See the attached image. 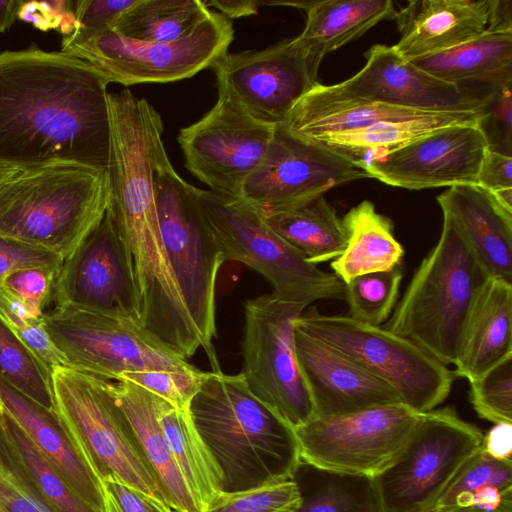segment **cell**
Instances as JSON below:
<instances>
[{"mask_svg":"<svg viewBox=\"0 0 512 512\" xmlns=\"http://www.w3.org/2000/svg\"><path fill=\"white\" fill-rule=\"evenodd\" d=\"M363 178H370L363 168L279 124L240 198L266 216L295 209L336 186Z\"/></svg>","mask_w":512,"mask_h":512,"instance_id":"obj_15","label":"cell"},{"mask_svg":"<svg viewBox=\"0 0 512 512\" xmlns=\"http://www.w3.org/2000/svg\"><path fill=\"white\" fill-rule=\"evenodd\" d=\"M207 374L197 367L190 371L147 370L126 373L117 381H130L174 407L187 408Z\"/></svg>","mask_w":512,"mask_h":512,"instance_id":"obj_42","label":"cell"},{"mask_svg":"<svg viewBox=\"0 0 512 512\" xmlns=\"http://www.w3.org/2000/svg\"><path fill=\"white\" fill-rule=\"evenodd\" d=\"M3 412V407H2V404H1V401H0V415L2 414Z\"/></svg>","mask_w":512,"mask_h":512,"instance_id":"obj_56","label":"cell"},{"mask_svg":"<svg viewBox=\"0 0 512 512\" xmlns=\"http://www.w3.org/2000/svg\"><path fill=\"white\" fill-rule=\"evenodd\" d=\"M0 313L20 339L51 370L68 367L65 359L52 342L43 317H34L26 306L15 296L0 287Z\"/></svg>","mask_w":512,"mask_h":512,"instance_id":"obj_41","label":"cell"},{"mask_svg":"<svg viewBox=\"0 0 512 512\" xmlns=\"http://www.w3.org/2000/svg\"><path fill=\"white\" fill-rule=\"evenodd\" d=\"M300 503L296 482L287 480L239 492H220L203 512H295Z\"/></svg>","mask_w":512,"mask_h":512,"instance_id":"obj_39","label":"cell"},{"mask_svg":"<svg viewBox=\"0 0 512 512\" xmlns=\"http://www.w3.org/2000/svg\"><path fill=\"white\" fill-rule=\"evenodd\" d=\"M43 320L68 368L99 378L117 381L132 372L196 368L125 318L73 307H55L44 313Z\"/></svg>","mask_w":512,"mask_h":512,"instance_id":"obj_11","label":"cell"},{"mask_svg":"<svg viewBox=\"0 0 512 512\" xmlns=\"http://www.w3.org/2000/svg\"><path fill=\"white\" fill-rule=\"evenodd\" d=\"M217 88L215 105L182 128L177 140L190 173L210 191L240 198L244 183L264 160L276 125L250 115L222 83Z\"/></svg>","mask_w":512,"mask_h":512,"instance_id":"obj_14","label":"cell"},{"mask_svg":"<svg viewBox=\"0 0 512 512\" xmlns=\"http://www.w3.org/2000/svg\"><path fill=\"white\" fill-rule=\"evenodd\" d=\"M0 512H6V511L0 506Z\"/></svg>","mask_w":512,"mask_h":512,"instance_id":"obj_57","label":"cell"},{"mask_svg":"<svg viewBox=\"0 0 512 512\" xmlns=\"http://www.w3.org/2000/svg\"><path fill=\"white\" fill-rule=\"evenodd\" d=\"M22 0H0V32L7 31L18 18Z\"/></svg>","mask_w":512,"mask_h":512,"instance_id":"obj_53","label":"cell"},{"mask_svg":"<svg viewBox=\"0 0 512 512\" xmlns=\"http://www.w3.org/2000/svg\"><path fill=\"white\" fill-rule=\"evenodd\" d=\"M432 512H487L475 507H469V508H455V509H449V510H439V511H432Z\"/></svg>","mask_w":512,"mask_h":512,"instance_id":"obj_55","label":"cell"},{"mask_svg":"<svg viewBox=\"0 0 512 512\" xmlns=\"http://www.w3.org/2000/svg\"><path fill=\"white\" fill-rule=\"evenodd\" d=\"M3 424L6 433L30 470L40 490L58 512H98L84 502L59 475L54 466L35 446L18 423L4 410ZM106 493V512H119Z\"/></svg>","mask_w":512,"mask_h":512,"instance_id":"obj_35","label":"cell"},{"mask_svg":"<svg viewBox=\"0 0 512 512\" xmlns=\"http://www.w3.org/2000/svg\"><path fill=\"white\" fill-rule=\"evenodd\" d=\"M437 201L487 277L512 283V212L479 185L450 187Z\"/></svg>","mask_w":512,"mask_h":512,"instance_id":"obj_22","label":"cell"},{"mask_svg":"<svg viewBox=\"0 0 512 512\" xmlns=\"http://www.w3.org/2000/svg\"><path fill=\"white\" fill-rule=\"evenodd\" d=\"M512 356V283L487 278L469 313L455 369L456 377L475 380Z\"/></svg>","mask_w":512,"mask_h":512,"instance_id":"obj_24","label":"cell"},{"mask_svg":"<svg viewBox=\"0 0 512 512\" xmlns=\"http://www.w3.org/2000/svg\"><path fill=\"white\" fill-rule=\"evenodd\" d=\"M444 82H480L498 88L512 84V30L480 35L434 54L410 60Z\"/></svg>","mask_w":512,"mask_h":512,"instance_id":"obj_27","label":"cell"},{"mask_svg":"<svg viewBox=\"0 0 512 512\" xmlns=\"http://www.w3.org/2000/svg\"><path fill=\"white\" fill-rule=\"evenodd\" d=\"M56 412L72 442L102 481L116 478L163 500L156 478L109 380L68 367L52 371Z\"/></svg>","mask_w":512,"mask_h":512,"instance_id":"obj_5","label":"cell"},{"mask_svg":"<svg viewBox=\"0 0 512 512\" xmlns=\"http://www.w3.org/2000/svg\"><path fill=\"white\" fill-rule=\"evenodd\" d=\"M341 221L346 246L330 265L344 283L360 275L401 266L404 248L394 236L393 221L378 213L372 202L365 200L352 207Z\"/></svg>","mask_w":512,"mask_h":512,"instance_id":"obj_28","label":"cell"},{"mask_svg":"<svg viewBox=\"0 0 512 512\" xmlns=\"http://www.w3.org/2000/svg\"><path fill=\"white\" fill-rule=\"evenodd\" d=\"M488 150L480 125H457L416 139L369 162L364 170L370 178L411 190L477 185Z\"/></svg>","mask_w":512,"mask_h":512,"instance_id":"obj_18","label":"cell"},{"mask_svg":"<svg viewBox=\"0 0 512 512\" xmlns=\"http://www.w3.org/2000/svg\"><path fill=\"white\" fill-rule=\"evenodd\" d=\"M195 195L225 261L241 262L260 273L272 294L308 306L318 300H345V283L309 263L238 197L195 187Z\"/></svg>","mask_w":512,"mask_h":512,"instance_id":"obj_7","label":"cell"},{"mask_svg":"<svg viewBox=\"0 0 512 512\" xmlns=\"http://www.w3.org/2000/svg\"><path fill=\"white\" fill-rule=\"evenodd\" d=\"M18 18L41 31L58 30L64 37L72 35L77 27L75 1H23Z\"/></svg>","mask_w":512,"mask_h":512,"instance_id":"obj_45","label":"cell"},{"mask_svg":"<svg viewBox=\"0 0 512 512\" xmlns=\"http://www.w3.org/2000/svg\"><path fill=\"white\" fill-rule=\"evenodd\" d=\"M306 306L264 294L246 301L242 371L252 394L293 428L314 417L294 344V321Z\"/></svg>","mask_w":512,"mask_h":512,"instance_id":"obj_12","label":"cell"},{"mask_svg":"<svg viewBox=\"0 0 512 512\" xmlns=\"http://www.w3.org/2000/svg\"><path fill=\"white\" fill-rule=\"evenodd\" d=\"M137 0H77L75 1V32L63 37L68 41H79L114 28L119 17Z\"/></svg>","mask_w":512,"mask_h":512,"instance_id":"obj_44","label":"cell"},{"mask_svg":"<svg viewBox=\"0 0 512 512\" xmlns=\"http://www.w3.org/2000/svg\"><path fill=\"white\" fill-rule=\"evenodd\" d=\"M58 270L40 266L19 269L9 274L1 287L19 299L34 317L42 318L52 300Z\"/></svg>","mask_w":512,"mask_h":512,"instance_id":"obj_43","label":"cell"},{"mask_svg":"<svg viewBox=\"0 0 512 512\" xmlns=\"http://www.w3.org/2000/svg\"><path fill=\"white\" fill-rule=\"evenodd\" d=\"M489 488L512 489V460L495 459L482 449L446 490L433 511L472 507L475 496Z\"/></svg>","mask_w":512,"mask_h":512,"instance_id":"obj_38","label":"cell"},{"mask_svg":"<svg viewBox=\"0 0 512 512\" xmlns=\"http://www.w3.org/2000/svg\"><path fill=\"white\" fill-rule=\"evenodd\" d=\"M63 260L50 251L0 235V287L16 270L38 266L59 269Z\"/></svg>","mask_w":512,"mask_h":512,"instance_id":"obj_47","label":"cell"},{"mask_svg":"<svg viewBox=\"0 0 512 512\" xmlns=\"http://www.w3.org/2000/svg\"><path fill=\"white\" fill-rule=\"evenodd\" d=\"M319 67L294 37L261 50L227 52L211 68L216 81L222 83L250 115L279 125L293 107L320 84Z\"/></svg>","mask_w":512,"mask_h":512,"instance_id":"obj_16","label":"cell"},{"mask_svg":"<svg viewBox=\"0 0 512 512\" xmlns=\"http://www.w3.org/2000/svg\"><path fill=\"white\" fill-rule=\"evenodd\" d=\"M188 411L221 472V492L293 479L301 463L295 430L252 394L241 373L208 372Z\"/></svg>","mask_w":512,"mask_h":512,"instance_id":"obj_2","label":"cell"},{"mask_svg":"<svg viewBox=\"0 0 512 512\" xmlns=\"http://www.w3.org/2000/svg\"><path fill=\"white\" fill-rule=\"evenodd\" d=\"M109 205L106 170L54 164L22 170L0 187V235L68 257Z\"/></svg>","mask_w":512,"mask_h":512,"instance_id":"obj_3","label":"cell"},{"mask_svg":"<svg viewBox=\"0 0 512 512\" xmlns=\"http://www.w3.org/2000/svg\"><path fill=\"white\" fill-rule=\"evenodd\" d=\"M307 20L297 39L318 64L326 54L355 41L381 21L394 19L390 0L310 1Z\"/></svg>","mask_w":512,"mask_h":512,"instance_id":"obj_29","label":"cell"},{"mask_svg":"<svg viewBox=\"0 0 512 512\" xmlns=\"http://www.w3.org/2000/svg\"><path fill=\"white\" fill-rule=\"evenodd\" d=\"M205 5L224 15L229 20L248 17L258 13L260 1L258 0H209Z\"/></svg>","mask_w":512,"mask_h":512,"instance_id":"obj_51","label":"cell"},{"mask_svg":"<svg viewBox=\"0 0 512 512\" xmlns=\"http://www.w3.org/2000/svg\"><path fill=\"white\" fill-rule=\"evenodd\" d=\"M210 11L201 0H137L112 30L137 41H175L194 30Z\"/></svg>","mask_w":512,"mask_h":512,"instance_id":"obj_33","label":"cell"},{"mask_svg":"<svg viewBox=\"0 0 512 512\" xmlns=\"http://www.w3.org/2000/svg\"><path fill=\"white\" fill-rule=\"evenodd\" d=\"M487 278L456 225L443 215L436 245L382 327L444 365L454 364L472 305Z\"/></svg>","mask_w":512,"mask_h":512,"instance_id":"obj_4","label":"cell"},{"mask_svg":"<svg viewBox=\"0 0 512 512\" xmlns=\"http://www.w3.org/2000/svg\"><path fill=\"white\" fill-rule=\"evenodd\" d=\"M155 200L162 239L170 265L212 371H221L213 340L216 337L215 287L224 263L219 243L195 195L167 154L158 163Z\"/></svg>","mask_w":512,"mask_h":512,"instance_id":"obj_6","label":"cell"},{"mask_svg":"<svg viewBox=\"0 0 512 512\" xmlns=\"http://www.w3.org/2000/svg\"><path fill=\"white\" fill-rule=\"evenodd\" d=\"M400 267L357 276L345 283L349 317L371 326H382L390 317L399 294Z\"/></svg>","mask_w":512,"mask_h":512,"instance_id":"obj_36","label":"cell"},{"mask_svg":"<svg viewBox=\"0 0 512 512\" xmlns=\"http://www.w3.org/2000/svg\"><path fill=\"white\" fill-rule=\"evenodd\" d=\"M3 410L24 430L67 485L98 512H106V494L99 477L84 460L56 410L39 404L0 377Z\"/></svg>","mask_w":512,"mask_h":512,"instance_id":"obj_21","label":"cell"},{"mask_svg":"<svg viewBox=\"0 0 512 512\" xmlns=\"http://www.w3.org/2000/svg\"><path fill=\"white\" fill-rule=\"evenodd\" d=\"M0 377L48 409L56 410L52 372L0 313Z\"/></svg>","mask_w":512,"mask_h":512,"instance_id":"obj_34","label":"cell"},{"mask_svg":"<svg viewBox=\"0 0 512 512\" xmlns=\"http://www.w3.org/2000/svg\"><path fill=\"white\" fill-rule=\"evenodd\" d=\"M421 415L398 403L338 417H313L294 428L301 461L375 478L401 455Z\"/></svg>","mask_w":512,"mask_h":512,"instance_id":"obj_13","label":"cell"},{"mask_svg":"<svg viewBox=\"0 0 512 512\" xmlns=\"http://www.w3.org/2000/svg\"><path fill=\"white\" fill-rule=\"evenodd\" d=\"M262 217L311 264L333 261L346 246L342 221L324 195L295 209Z\"/></svg>","mask_w":512,"mask_h":512,"instance_id":"obj_31","label":"cell"},{"mask_svg":"<svg viewBox=\"0 0 512 512\" xmlns=\"http://www.w3.org/2000/svg\"><path fill=\"white\" fill-rule=\"evenodd\" d=\"M109 84L92 65L61 51L0 52V165L107 170Z\"/></svg>","mask_w":512,"mask_h":512,"instance_id":"obj_1","label":"cell"},{"mask_svg":"<svg viewBox=\"0 0 512 512\" xmlns=\"http://www.w3.org/2000/svg\"><path fill=\"white\" fill-rule=\"evenodd\" d=\"M232 21L212 10L194 30L175 41H137L108 30L79 41L62 40L61 52L96 68L109 83L130 86L190 78L228 52Z\"/></svg>","mask_w":512,"mask_h":512,"instance_id":"obj_10","label":"cell"},{"mask_svg":"<svg viewBox=\"0 0 512 512\" xmlns=\"http://www.w3.org/2000/svg\"><path fill=\"white\" fill-rule=\"evenodd\" d=\"M301 503L295 512H381L374 478L300 463L293 479Z\"/></svg>","mask_w":512,"mask_h":512,"instance_id":"obj_32","label":"cell"},{"mask_svg":"<svg viewBox=\"0 0 512 512\" xmlns=\"http://www.w3.org/2000/svg\"><path fill=\"white\" fill-rule=\"evenodd\" d=\"M483 451L495 459L512 460V424H494L484 435Z\"/></svg>","mask_w":512,"mask_h":512,"instance_id":"obj_50","label":"cell"},{"mask_svg":"<svg viewBox=\"0 0 512 512\" xmlns=\"http://www.w3.org/2000/svg\"><path fill=\"white\" fill-rule=\"evenodd\" d=\"M484 434L449 407L422 413L398 459L374 478L381 512H431L483 449Z\"/></svg>","mask_w":512,"mask_h":512,"instance_id":"obj_9","label":"cell"},{"mask_svg":"<svg viewBox=\"0 0 512 512\" xmlns=\"http://www.w3.org/2000/svg\"><path fill=\"white\" fill-rule=\"evenodd\" d=\"M364 67L351 78L335 84L356 98L425 111H485L492 90L475 93L444 82L405 60L394 48L373 45L365 53Z\"/></svg>","mask_w":512,"mask_h":512,"instance_id":"obj_19","label":"cell"},{"mask_svg":"<svg viewBox=\"0 0 512 512\" xmlns=\"http://www.w3.org/2000/svg\"><path fill=\"white\" fill-rule=\"evenodd\" d=\"M512 84L492 88L488 113L481 128L489 149L511 156L512 144Z\"/></svg>","mask_w":512,"mask_h":512,"instance_id":"obj_46","label":"cell"},{"mask_svg":"<svg viewBox=\"0 0 512 512\" xmlns=\"http://www.w3.org/2000/svg\"><path fill=\"white\" fill-rule=\"evenodd\" d=\"M294 344L314 417H338L402 403L388 384L295 326Z\"/></svg>","mask_w":512,"mask_h":512,"instance_id":"obj_20","label":"cell"},{"mask_svg":"<svg viewBox=\"0 0 512 512\" xmlns=\"http://www.w3.org/2000/svg\"><path fill=\"white\" fill-rule=\"evenodd\" d=\"M157 417L174 460L202 512L221 492L222 475L197 433L188 407L177 408L155 395Z\"/></svg>","mask_w":512,"mask_h":512,"instance_id":"obj_30","label":"cell"},{"mask_svg":"<svg viewBox=\"0 0 512 512\" xmlns=\"http://www.w3.org/2000/svg\"><path fill=\"white\" fill-rule=\"evenodd\" d=\"M0 506L6 512H58L47 500L17 449L0 415Z\"/></svg>","mask_w":512,"mask_h":512,"instance_id":"obj_37","label":"cell"},{"mask_svg":"<svg viewBox=\"0 0 512 512\" xmlns=\"http://www.w3.org/2000/svg\"><path fill=\"white\" fill-rule=\"evenodd\" d=\"M469 398L477 415L494 424H512V356L469 381Z\"/></svg>","mask_w":512,"mask_h":512,"instance_id":"obj_40","label":"cell"},{"mask_svg":"<svg viewBox=\"0 0 512 512\" xmlns=\"http://www.w3.org/2000/svg\"><path fill=\"white\" fill-rule=\"evenodd\" d=\"M52 301L131 320L139 325V301L128 248L111 215L63 260Z\"/></svg>","mask_w":512,"mask_h":512,"instance_id":"obj_17","label":"cell"},{"mask_svg":"<svg viewBox=\"0 0 512 512\" xmlns=\"http://www.w3.org/2000/svg\"><path fill=\"white\" fill-rule=\"evenodd\" d=\"M113 388L117 402L156 478L164 502L177 512H202L159 424L155 395L126 380L113 383Z\"/></svg>","mask_w":512,"mask_h":512,"instance_id":"obj_25","label":"cell"},{"mask_svg":"<svg viewBox=\"0 0 512 512\" xmlns=\"http://www.w3.org/2000/svg\"><path fill=\"white\" fill-rule=\"evenodd\" d=\"M294 326L354 361L393 388L412 410H434L450 394L456 375L411 340L382 326H371L349 316L324 315L314 307Z\"/></svg>","mask_w":512,"mask_h":512,"instance_id":"obj_8","label":"cell"},{"mask_svg":"<svg viewBox=\"0 0 512 512\" xmlns=\"http://www.w3.org/2000/svg\"><path fill=\"white\" fill-rule=\"evenodd\" d=\"M477 185L492 193L512 189V157L489 149L483 160Z\"/></svg>","mask_w":512,"mask_h":512,"instance_id":"obj_49","label":"cell"},{"mask_svg":"<svg viewBox=\"0 0 512 512\" xmlns=\"http://www.w3.org/2000/svg\"><path fill=\"white\" fill-rule=\"evenodd\" d=\"M486 30H512V0H492Z\"/></svg>","mask_w":512,"mask_h":512,"instance_id":"obj_52","label":"cell"},{"mask_svg":"<svg viewBox=\"0 0 512 512\" xmlns=\"http://www.w3.org/2000/svg\"><path fill=\"white\" fill-rule=\"evenodd\" d=\"M22 170H19L14 167L10 166H3L0 165V187L10 178H12L14 175H16L18 172Z\"/></svg>","mask_w":512,"mask_h":512,"instance_id":"obj_54","label":"cell"},{"mask_svg":"<svg viewBox=\"0 0 512 512\" xmlns=\"http://www.w3.org/2000/svg\"><path fill=\"white\" fill-rule=\"evenodd\" d=\"M485 111H431L423 116L385 121L366 128L322 135L311 140L364 169L369 162L432 132L457 125H482ZM305 140V139H304Z\"/></svg>","mask_w":512,"mask_h":512,"instance_id":"obj_26","label":"cell"},{"mask_svg":"<svg viewBox=\"0 0 512 512\" xmlns=\"http://www.w3.org/2000/svg\"><path fill=\"white\" fill-rule=\"evenodd\" d=\"M101 482L119 512H177L162 500L116 478Z\"/></svg>","mask_w":512,"mask_h":512,"instance_id":"obj_48","label":"cell"},{"mask_svg":"<svg viewBox=\"0 0 512 512\" xmlns=\"http://www.w3.org/2000/svg\"><path fill=\"white\" fill-rule=\"evenodd\" d=\"M492 0H413L394 19L400 33L394 45L413 60L466 42L488 26Z\"/></svg>","mask_w":512,"mask_h":512,"instance_id":"obj_23","label":"cell"}]
</instances>
